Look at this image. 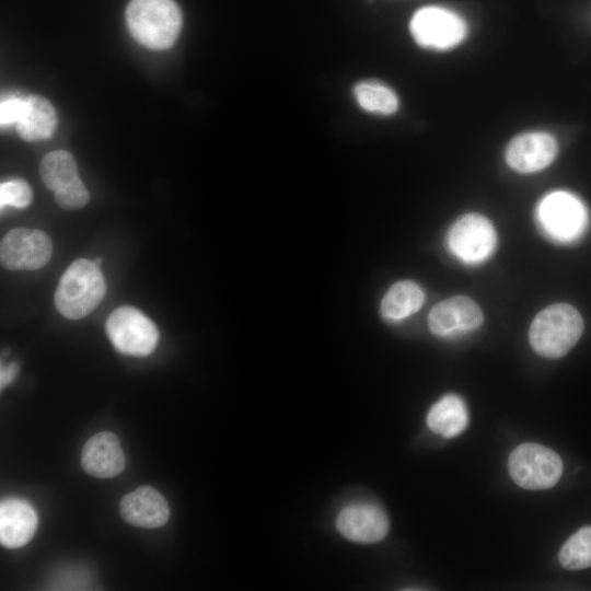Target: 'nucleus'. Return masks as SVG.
Here are the masks:
<instances>
[{"instance_id": "f257e3e1", "label": "nucleus", "mask_w": 591, "mask_h": 591, "mask_svg": "<svg viewBox=\"0 0 591 591\" xmlns=\"http://www.w3.org/2000/svg\"><path fill=\"white\" fill-rule=\"evenodd\" d=\"M125 18L134 39L150 49L173 46L182 27V12L174 0H130Z\"/></svg>"}, {"instance_id": "f03ea898", "label": "nucleus", "mask_w": 591, "mask_h": 591, "mask_svg": "<svg viewBox=\"0 0 591 591\" xmlns=\"http://www.w3.org/2000/svg\"><path fill=\"white\" fill-rule=\"evenodd\" d=\"M105 293L106 282L100 267L79 258L62 274L55 292V305L62 316L79 320L90 314Z\"/></svg>"}, {"instance_id": "7ed1b4c3", "label": "nucleus", "mask_w": 591, "mask_h": 591, "mask_svg": "<svg viewBox=\"0 0 591 591\" xmlns=\"http://www.w3.org/2000/svg\"><path fill=\"white\" fill-rule=\"evenodd\" d=\"M582 332L580 313L570 304L556 303L535 316L529 339L536 354L554 359L565 356L577 344Z\"/></svg>"}, {"instance_id": "20e7f679", "label": "nucleus", "mask_w": 591, "mask_h": 591, "mask_svg": "<svg viewBox=\"0 0 591 591\" xmlns=\"http://www.w3.org/2000/svg\"><path fill=\"white\" fill-rule=\"evenodd\" d=\"M536 220L543 233L552 241L569 244L584 234L588 212L578 197L557 190L541 199L536 208Z\"/></svg>"}, {"instance_id": "39448f33", "label": "nucleus", "mask_w": 591, "mask_h": 591, "mask_svg": "<svg viewBox=\"0 0 591 591\" xmlns=\"http://www.w3.org/2000/svg\"><path fill=\"white\" fill-rule=\"evenodd\" d=\"M512 480L530 490L553 487L563 473V461L553 450L537 444L523 443L517 447L508 460Z\"/></svg>"}, {"instance_id": "423d86ee", "label": "nucleus", "mask_w": 591, "mask_h": 591, "mask_svg": "<svg viewBox=\"0 0 591 591\" xmlns=\"http://www.w3.org/2000/svg\"><path fill=\"white\" fill-rule=\"evenodd\" d=\"M409 31L420 47L444 51L457 46L465 38L467 25L464 19L452 10L427 5L413 14Z\"/></svg>"}, {"instance_id": "0eeeda50", "label": "nucleus", "mask_w": 591, "mask_h": 591, "mask_svg": "<svg viewBox=\"0 0 591 591\" xmlns=\"http://www.w3.org/2000/svg\"><path fill=\"white\" fill-rule=\"evenodd\" d=\"M106 333L117 351L143 357L150 355L159 340L155 324L140 310L123 305L114 310L106 322Z\"/></svg>"}, {"instance_id": "6e6552de", "label": "nucleus", "mask_w": 591, "mask_h": 591, "mask_svg": "<svg viewBox=\"0 0 591 591\" xmlns=\"http://www.w3.org/2000/svg\"><path fill=\"white\" fill-rule=\"evenodd\" d=\"M447 246L462 263L477 265L488 259L495 252L497 234L486 217L466 213L449 229Z\"/></svg>"}, {"instance_id": "1a4fd4ad", "label": "nucleus", "mask_w": 591, "mask_h": 591, "mask_svg": "<svg viewBox=\"0 0 591 591\" xmlns=\"http://www.w3.org/2000/svg\"><path fill=\"white\" fill-rule=\"evenodd\" d=\"M50 237L36 229L15 228L9 231L0 244L1 264L9 270H35L50 259Z\"/></svg>"}, {"instance_id": "9d476101", "label": "nucleus", "mask_w": 591, "mask_h": 591, "mask_svg": "<svg viewBox=\"0 0 591 591\" xmlns=\"http://www.w3.org/2000/svg\"><path fill=\"white\" fill-rule=\"evenodd\" d=\"M483 312L468 297L456 296L436 304L428 317L430 331L439 337H459L477 329Z\"/></svg>"}, {"instance_id": "9b49d317", "label": "nucleus", "mask_w": 591, "mask_h": 591, "mask_svg": "<svg viewBox=\"0 0 591 591\" xmlns=\"http://www.w3.org/2000/svg\"><path fill=\"white\" fill-rule=\"evenodd\" d=\"M558 151L556 139L543 131H532L514 137L507 146V164L520 173H535L547 167Z\"/></svg>"}, {"instance_id": "f8f14e48", "label": "nucleus", "mask_w": 591, "mask_h": 591, "mask_svg": "<svg viewBox=\"0 0 591 591\" xmlns=\"http://www.w3.org/2000/svg\"><path fill=\"white\" fill-rule=\"evenodd\" d=\"M337 530L346 538L357 543H376L383 540L390 528L384 511L372 503H352L340 510Z\"/></svg>"}, {"instance_id": "ddd939ff", "label": "nucleus", "mask_w": 591, "mask_h": 591, "mask_svg": "<svg viewBox=\"0 0 591 591\" xmlns=\"http://www.w3.org/2000/svg\"><path fill=\"white\" fill-rule=\"evenodd\" d=\"M119 513L131 525L154 529L167 522L170 507L155 488L143 485L121 498Z\"/></svg>"}, {"instance_id": "4468645a", "label": "nucleus", "mask_w": 591, "mask_h": 591, "mask_svg": "<svg viewBox=\"0 0 591 591\" xmlns=\"http://www.w3.org/2000/svg\"><path fill=\"white\" fill-rule=\"evenodd\" d=\"M126 465L124 451L117 436L101 431L83 445L81 466L85 473L97 478H112L120 474Z\"/></svg>"}, {"instance_id": "2eb2a0df", "label": "nucleus", "mask_w": 591, "mask_h": 591, "mask_svg": "<svg viewBox=\"0 0 591 591\" xmlns=\"http://www.w3.org/2000/svg\"><path fill=\"white\" fill-rule=\"evenodd\" d=\"M38 519L33 507L21 499H7L0 505V542L7 548L27 544L35 534Z\"/></svg>"}, {"instance_id": "dca6fc26", "label": "nucleus", "mask_w": 591, "mask_h": 591, "mask_svg": "<svg viewBox=\"0 0 591 591\" xmlns=\"http://www.w3.org/2000/svg\"><path fill=\"white\" fill-rule=\"evenodd\" d=\"M57 116L51 103L40 95H28L15 127L24 140L48 139L55 131Z\"/></svg>"}, {"instance_id": "f3484780", "label": "nucleus", "mask_w": 591, "mask_h": 591, "mask_svg": "<svg viewBox=\"0 0 591 591\" xmlns=\"http://www.w3.org/2000/svg\"><path fill=\"white\" fill-rule=\"evenodd\" d=\"M468 424V413L461 397L449 394L432 405L427 415L429 429L443 436L453 438L464 431Z\"/></svg>"}, {"instance_id": "a211bd4d", "label": "nucleus", "mask_w": 591, "mask_h": 591, "mask_svg": "<svg viewBox=\"0 0 591 591\" xmlns=\"http://www.w3.org/2000/svg\"><path fill=\"white\" fill-rule=\"evenodd\" d=\"M424 300V292L417 283L402 280L394 283L385 293L381 303V314L389 321H399L417 312Z\"/></svg>"}, {"instance_id": "6ab92c4d", "label": "nucleus", "mask_w": 591, "mask_h": 591, "mask_svg": "<svg viewBox=\"0 0 591 591\" xmlns=\"http://www.w3.org/2000/svg\"><path fill=\"white\" fill-rule=\"evenodd\" d=\"M39 175L45 186L54 193L81 181L74 158L65 150L47 153L40 162Z\"/></svg>"}, {"instance_id": "aec40b11", "label": "nucleus", "mask_w": 591, "mask_h": 591, "mask_svg": "<svg viewBox=\"0 0 591 591\" xmlns=\"http://www.w3.org/2000/svg\"><path fill=\"white\" fill-rule=\"evenodd\" d=\"M358 105L372 114L392 115L398 108V97L393 89L376 80H364L354 88Z\"/></svg>"}, {"instance_id": "412c9836", "label": "nucleus", "mask_w": 591, "mask_h": 591, "mask_svg": "<svg viewBox=\"0 0 591 591\" xmlns=\"http://www.w3.org/2000/svg\"><path fill=\"white\" fill-rule=\"evenodd\" d=\"M558 558L560 565L569 570L591 567V526L573 533L561 546Z\"/></svg>"}, {"instance_id": "4be33fe9", "label": "nucleus", "mask_w": 591, "mask_h": 591, "mask_svg": "<svg viewBox=\"0 0 591 591\" xmlns=\"http://www.w3.org/2000/svg\"><path fill=\"white\" fill-rule=\"evenodd\" d=\"M32 201V189L24 179H10L0 185V206L26 208Z\"/></svg>"}, {"instance_id": "5701e85b", "label": "nucleus", "mask_w": 591, "mask_h": 591, "mask_svg": "<svg viewBox=\"0 0 591 591\" xmlns=\"http://www.w3.org/2000/svg\"><path fill=\"white\" fill-rule=\"evenodd\" d=\"M55 200L58 206L65 210H76L84 207L90 200V194L82 181L55 192Z\"/></svg>"}, {"instance_id": "b1692460", "label": "nucleus", "mask_w": 591, "mask_h": 591, "mask_svg": "<svg viewBox=\"0 0 591 591\" xmlns=\"http://www.w3.org/2000/svg\"><path fill=\"white\" fill-rule=\"evenodd\" d=\"M24 99L21 96H9L1 101L0 123L2 127L16 125L24 107Z\"/></svg>"}, {"instance_id": "393cba45", "label": "nucleus", "mask_w": 591, "mask_h": 591, "mask_svg": "<svg viewBox=\"0 0 591 591\" xmlns=\"http://www.w3.org/2000/svg\"><path fill=\"white\" fill-rule=\"evenodd\" d=\"M18 370H19V366L15 362H11L7 366L1 367V373H0L1 389H4L7 385H9L13 381Z\"/></svg>"}, {"instance_id": "a878e982", "label": "nucleus", "mask_w": 591, "mask_h": 591, "mask_svg": "<svg viewBox=\"0 0 591 591\" xmlns=\"http://www.w3.org/2000/svg\"><path fill=\"white\" fill-rule=\"evenodd\" d=\"M94 263H95L97 266H100V265L102 264V258L97 257V258L94 260Z\"/></svg>"}]
</instances>
